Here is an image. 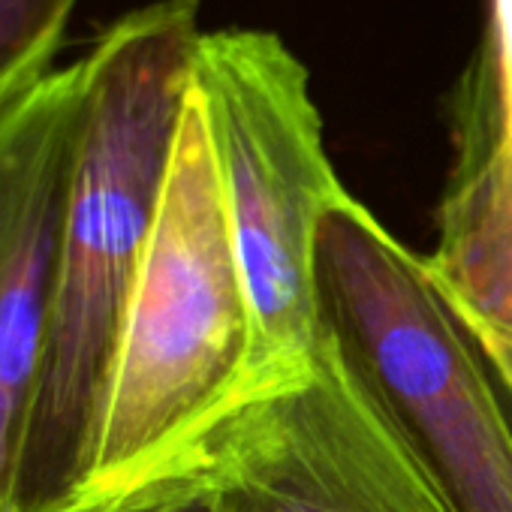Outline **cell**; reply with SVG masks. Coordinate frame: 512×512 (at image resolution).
I'll use <instances>...</instances> for the list:
<instances>
[{"label": "cell", "mask_w": 512, "mask_h": 512, "mask_svg": "<svg viewBox=\"0 0 512 512\" xmlns=\"http://www.w3.org/2000/svg\"><path fill=\"white\" fill-rule=\"evenodd\" d=\"M199 0L124 13L82 61V115L61 235L52 338L16 470V512L85 485L124 311L160 208L202 43Z\"/></svg>", "instance_id": "1"}, {"label": "cell", "mask_w": 512, "mask_h": 512, "mask_svg": "<svg viewBox=\"0 0 512 512\" xmlns=\"http://www.w3.org/2000/svg\"><path fill=\"white\" fill-rule=\"evenodd\" d=\"M247 365L250 305L193 85L79 497L133 488L190 458L247 392Z\"/></svg>", "instance_id": "2"}, {"label": "cell", "mask_w": 512, "mask_h": 512, "mask_svg": "<svg viewBox=\"0 0 512 512\" xmlns=\"http://www.w3.org/2000/svg\"><path fill=\"white\" fill-rule=\"evenodd\" d=\"M193 85L250 305L253 392L305 368L323 341L320 229L347 187L326 151L311 76L278 34H202Z\"/></svg>", "instance_id": "3"}, {"label": "cell", "mask_w": 512, "mask_h": 512, "mask_svg": "<svg viewBox=\"0 0 512 512\" xmlns=\"http://www.w3.org/2000/svg\"><path fill=\"white\" fill-rule=\"evenodd\" d=\"M320 299L461 512H512L509 398L425 256L350 190L320 229Z\"/></svg>", "instance_id": "4"}, {"label": "cell", "mask_w": 512, "mask_h": 512, "mask_svg": "<svg viewBox=\"0 0 512 512\" xmlns=\"http://www.w3.org/2000/svg\"><path fill=\"white\" fill-rule=\"evenodd\" d=\"M202 449L229 512H461L329 323L305 368L241 395Z\"/></svg>", "instance_id": "5"}, {"label": "cell", "mask_w": 512, "mask_h": 512, "mask_svg": "<svg viewBox=\"0 0 512 512\" xmlns=\"http://www.w3.org/2000/svg\"><path fill=\"white\" fill-rule=\"evenodd\" d=\"M79 115L82 61L0 115V512H16L19 455L52 338Z\"/></svg>", "instance_id": "6"}, {"label": "cell", "mask_w": 512, "mask_h": 512, "mask_svg": "<svg viewBox=\"0 0 512 512\" xmlns=\"http://www.w3.org/2000/svg\"><path fill=\"white\" fill-rule=\"evenodd\" d=\"M452 166L425 256L476 338L512 350V103L473 61L449 103Z\"/></svg>", "instance_id": "7"}, {"label": "cell", "mask_w": 512, "mask_h": 512, "mask_svg": "<svg viewBox=\"0 0 512 512\" xmlns=\"http://www.w3.org/2000/svg\"><path fill=\"white\" fill-rule=\"evenodd\" d=\"M79 0H0V115L55 73Z\"/></svg>", "instance_id": "8"}, {"label": "cell", "mask_w": 512, "mask_h": 512, "mask_svg": "<svg viewBox=\"0 0 512 512\" xmlns=\"http://www.w3.org/2000/svg\"><path fill=\"white\" fill-rule=\"evenodd\" d=\"M55 512H229L226 491L199 446L181 464L124 491L79 497Z\"/></svg>", "instance_id": "9"}, {"label": "cell", "mask_w": 512, "mask_h": 512, "mask_svg": "<svg viewBox=\"0 0 512 512\" xmlns=\"http://www.w3.org/2000/svg\"><path fill=\"white\" fill-rule=\"evenodd\" d=\"M473 58L512 100V0H485L482 37Z\"/></svg>", "instance_id": "10"}, {"label": "cell", "mask_w": 512, "mask_h": 512, "mask_svg": "<svg viewBox=\"0 0 512 512\" xmlns=\"http://www.w3.org/2000/svg\"><path fill=\"white\" fill-rule=\"evenodd\" d=\"M476 341H479V347H482V353L488 359V368L494 371V377H497V383H500V389H503V395L509 398V407H512V350L503 347V344L485 341V338H476Z\"/></svg>", "instance_id": "11"}]
</instances>
